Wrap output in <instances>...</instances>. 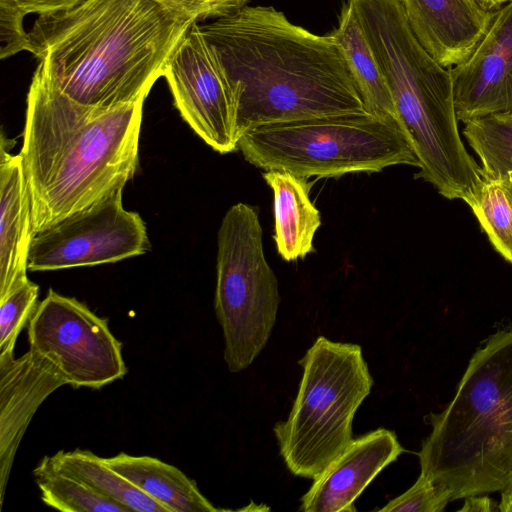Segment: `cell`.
I'll return each mask as SVG.
<instances>
[{"instance_id":"1","label":"cell","mask_w":512,"mask_h":512,"mask_svg":"<svg viewBox=\"0 0 512 512\" xmlns=\"http://www.w3.org/2000/svg\"><path fill=\"white\" fill-rule=\"evenodd\" d=\"M238 106L240 137L260 125L368 113L343 52L272 6L198 24Z\"/></svg>"},{"instance_id":"2","label":"cell","mask_w":512,"mask_h":512,"mask_svg":"<svg viewBox=\"0 0 512 512\" xmlns=\"http://www.w3.org/2000/svg\"><path fill=\"white\" fill-rule=\"evenodd\" d=\"M194 23L157 0H83L38 15L28 51L69 98L113 108L145 101Z\"/></svg>"},{"instance_id":"3","label":"cell","mask_w":512,"mask_h":512,"mask_svg":"<svg viewBox=\"0 0 512 512\" xmlns=\"http://www.w3.org/2000/svg\"><path fill=\"white\" fill-rule=\"evenodd\" d=\"M143 105L144 100L113 108L80 104L37 66L20 151L34 234L123 189L134 177Z\"/></svg>"},{"instance_id":"4","label":"cell","mask_w":512,"mask_h":512,"mask_svg":"<svg viewBox=\"0 0 512 512\" xmlns=\"http://www.w3.org/2000/svg\"><path fill=\"white\" fill-rule=\"evenodd\" d=\"M421 473L450 500L512 485V329L498 330L469 361L452 401L426 417Z\"/></svg>"},{"instance_id":"5","label":"cell","mask_w":512,"mask_h":512,"mask_svg":"<svg viewBox=\"0 0 512 512\" xmlns=\"http://www.w3.org/2000/svg\"><path fill=\"white\" fill-rule=\"evenodd\" d=\"M238 149L258 168L303 178L419 167L397 119L372 112L260 125L240 137Z\"/></svg>"},{"instance_id":"6","label":"cell","mask_w":512,"mask_h":512,"mask_svg":"<svg viewBox=\"0 0 512 512\" xmlns=\"http://www.w3.org/2000/svg\"><path fill=\"white\" fill-rule=\"evenodd\" d=\"M287 420L275 424L280 455L295 476L314 480L351 443L352 422L373 378L357 344L318 337Z\"/></svg>"},{"instance_id":"7","label":"cell","mask_w":512,"mask_h":512,"mask_svg":"<svg viewBox=\"0 0 512 512\" xmlns=\"http://www.w3.org/2000/svg\"><path fill=\"white\" fill-rule=\"evenodd\" d=\"M216 268L214 309L223 332L224 360L237 373L266 346L280 303L256 208L237 203L226 212L218 231Z\"/></svg>"},{"instance_id":"8","label":"cell","mask_w":512,"mask_h":512,"mask_svg":"<svg viewBox=\"0 0 512 512\" xmlns=\"http://www.w3.org/2000/svg\"><path fill=\"white\" fill-rule=\"evenodd\" d=\"M29 349L48 360L74 388L100 389L122 379V344L107 319L84 303L49 289L27 325Z\"/></svg>"},{"instance_id":"9","label":"cell","mask_w":512,"mask_h":512,"mask_svg":"<svg viewBox=\"0 0 512 512\" xmlns=\"http://www.w3.org/2000/svg\"><path fill=\"white\" fill-rule=\"evenodd\" d=\"M123 189L33 235L28 270L51 271L113 263L149 249L141 216L124 208Z\"/></svg>"},{"instance_id":"10","label":"cell","mask_w":512,"mask_h":512,"mask_svg":"<svg viewBox=\"0 0 512 512\" xmlns=\"http://www.w3.org/2000/svg\"><path fill=\"white\" fill-rule=\"evenodd\" d=\"M163 77L180 115L207 145L221 154L238 149L237 101L196 22L176 48Z\"/></svg>"},{"instance_id":"11","label":"cell","mask_w":512,"mask_h":512,"mask_svg":"<svg viewBox=\"0 0 512 512\" xmlns=\"http://www.w3.org/2000/svg\"><path fill=\"white\" fill-rule=\"evenodd\" d=\"M457 119L512 113V0L492 13L470 56L451 67Z\"/></svg>"},{"instance_id":"12","label":"cell","mask_w":512,"mask_h":512,"mask_svg":"<svg viewBox=\"0 0 512 512\" xmlns=\"http://www.w3.org/2000/svg\"><path fill=\"white\" fill-rule=\"evenodd\" d=\"M64 385L56 368L30 349L0 359V506L27 427L44 400Z\"/></svg>"},{"instance_id":"13","label":"cell","mask_w":512,"mask_h":512,"mask_svg":"<svg viewBox=\"0 0 512 512\" xmlns=\"http://www.w3.org/2000/svg\"><path fill=\"white\" fill-rule=\"evenodd\" d=\"M404 452L396 434L379 428L353 439L301 497L303 512H354V501Z\"/></svg>"},{"instance_id":"14","label":"cell","mask_w":512,"mask_h":512,"mask_svg":"<svg viewBox=\"0 0 512 512\" xmlns=\"http://www.w3.org/2000/svg\"><path fill=\"white\" fill-rule=\"evenodd\" d=\"M419 42L443 67L460 64L485 33L493 11L477 0H401Z\"/></svg>"},{"instance_id":"15","label":"cell","mask_w":512,"mask_h":512,"mask_svg":"<svg viewBox=\"0 0 512 512\" xmlns=\"http://www.w3.org/2000/svg\"><path fill=\"white\" fill-rule=\"evenodd\" d=\"M32 211L22 157L0 153V298L26 283L33 239Z\"/></svg>"},{"instance_id":"16","label":"cell","mask_w":512,"mask_h":512,"mask_svg":"<svg viewBox=\"0 0 512 512\" xmlns=\"http://www.w3.org/2000/svg\"><path fill=\"white\" fill-rule=\"evenodd\" d=\"M263 178L273 191L274 240L285 261L304 258L313 251V239L321 225L318 209L309 197L307 178L270 170Z\"/></svg>"},{"instance_id":"17","label":"cell","mask_w":512,"mask_h":512,"mask_svg":"<svg viewBox=\"0 0 512 512\" xmlns=\"http://www.w3.org/2000/svg\"><path fill=\"white\" fill-rule=\"evenodd\" d=\"M106 460L114 470L170 512L229 511L215 507L193 479L158 458L120 452Z\"/></svg>"},{"instance_id":"18","label":"cell","mask_w":512,"mask_h":512,"mask_svg":"<svg viewBox=\"0 0 512 512\" xmlns=\"http://www.w3.org/2000/svg\"><path fill=\"white\" fill-rule=\"evenodd\" d=\"M329 34L340 46L368 111L396 118L386 79L348 1L342 6L337 27Z\"/></svg>"},{"instance_id":"19","label":"cell","mask_w":512,"mask_h":512,"mask_svg":"<svg viewBox=\"0 0 512 512\" xmlns=\"http://www.w3.org/2000/svg\"><path fill=\"white\" fill-rule=\"evenodd\" d=\"M58 468L74 475L102 496L125 506L129 511L170 512L102 458L89 450L58 451L49 456Z\"/></svg>"},{"instance_id":"20","label":"cell","mask_w":512,"mask_h":512,"mask_svg":"<svg viewBox=\"0 0 512 512\" xmlns=\"http://www.w3.org/2000/svg\"><path fill=\"white\" fill-rule=\"evenodd\" d=\"M41 500L63 512H129L93 490L74 475L58 468L45 456L33 470Z\"/></svg>"},{"instance_id":"21","label":"cell","mask_w":512,"mask_h":512,"mask_svg":"<svg viewBox=\"0 0 512 512\" xmlns=\"http://www.w3.org/2000/svg\"><path fill=\"white\" fill-rule=\"evenodd\" d=\"M463 134L481 160V175L512 181V113H496L465 123Z\"/></svg>"},{"instance_id":"22","label":"cell","mask_w":512,"mask_h":512,"mask_svg":"<svg viewBox=\"0 0 512 512\" xmlns=\"http://www.w3.org/2000/svg\"><path fill=\"white\" fill-rule=\"evenodd\" d=\"M468 206L494 249L512 264V181L482 175Z\"/></svg>"},{"instance_id":"23","label":"cell","mask_w":512,"mask_h":512,"mask_svg":"<svg viewBox=\"0 0 512 512\" xmlns=\"http://www.w3.org/2000/svg\"><path fill=\"white\" fill-rule=\"evenodd\" d=\"M39 286L26 283L0 298V359L14 356L16 341L38 305Z\"/></svg>"},{"instance_id":"24","label":"cell","mask_w":512,"mask_h":512,"mask_svg":"<svg viewBox=\"0 0 512 512\" xmlns=\"http://www.w3.org/2000/svg\"><path fill=\"white\" fill-rule=\"evenodd\" d=\"M449 501L450 495L444 488L420 474L406 492L389 501L378 511L441 512Z\"/></svg>"},{"instance_id":"25","label":"cell","mask_w":512,"mask_h":512,"mask_svg":"<svg viewBox=\"0 0 512 512\" xmlns=\"http://www.w3.org/2000/svg\"><path fill=\"white\" fill-rule=\"evenodd\" d=\"M164 7L194 22L220 18L245 6L247 0H157Z\"/></svg>"},{"instance_id":"26","label":"cell","mask_w":512,"mask_h":512,"mask_svg":"<svg viewBox=\"0 0 512 512\" xmlns=\"http://www.w3.org/2000/svg\"><path fill=\"white\" fill-rule=\"evenodd\" d=\"M25 15L20 11L0 3V40L2 59L20 51H28V32L25 31L23 20Z\"/></svg>"},{"instance_id":"27","label":"cell","mask_w":512,"mask_h":512,"mask_svg":"<svg viewBox=\"0 0 512 512\" xmlns=\"http://www.w3.org/2000/svg\"><path fill=\"white\" fill-rule=\"evenodd\" d=\"M83 0H0L1 4L12 7L25 16L29 13L49 14L70 9Z\"/></svg>"},{"instance_id":"28","label":"cell","mask_w":512,"mask_h":512,"mask_svg":"<svg viewBox=\"0 0 512 512\" xmlns=\"http://www.w3.org/2000/svg\"><path fill=\"white\" fill-rule=\"evenodd\" d=\"M465 499L464 505L458 510L460 512H492L499 511L496 503L488 496L474 495L468 496Z\"/></svg>"},{"instance_id":"29","label":"cell","mask_w":512,"mask_h":512,"mask_svg":"<svg viewBox=\"0 0 512 512\" xmlns=\"http://www.w3.org/2000/svg\"><path fill=\"white\" fill-rule=\"evenodd\" d=\"M499 511L512 512V485L501 491V500L499 502Z\"/></svg>"},{"instance_id":"30","label":"cell","mask_w":512,"mask_h":512,"mask_svg":"<svg viewBox=\"0 0 512 512\" xmlns=\"http://www.w3.org/2000/svg\"><path fill=\"white\" fill-rule=\"evenodd\" d=\"M477 1L486 10L493 11L498 8L496 0H477Z\"/></svg>"},{"instance_id":"31","label":"cell","mask_w":512,"mask_h":512,"mask_svg":"<svg viewBox=\"0 0 512 512\" xmlns=\"http://www.w3.org/2000/svg\"><path fill=\"white\" fill-rule=\"evenodd\" d=\"M508 1H509V0H496L497 5H498V8H499L500 6H502L503 4H505L506 2H508Z\"/></svg>"}]
</instances>
